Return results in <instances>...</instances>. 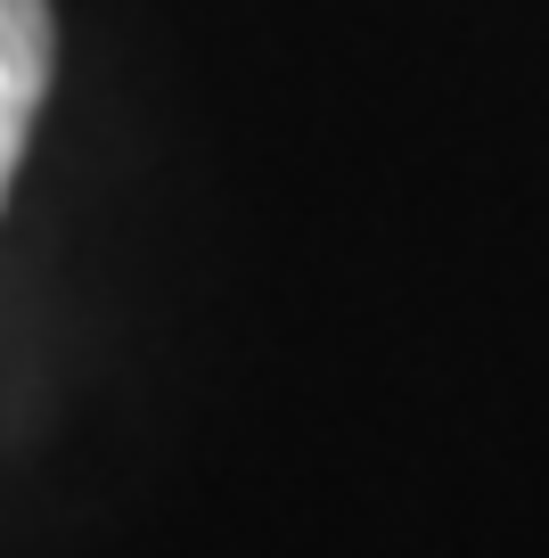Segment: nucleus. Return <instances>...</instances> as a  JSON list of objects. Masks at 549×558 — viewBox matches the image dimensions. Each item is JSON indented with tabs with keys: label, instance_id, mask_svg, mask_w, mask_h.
<instances>
[{
	"label": "nucleus",
	"instance_id": "f257e3e1",
	"mask_svg": "<svg viewBox=\"0 0 549 558\" xmlns=\"http://www.w3.org/2000/svg\"><path fill=\"white\" fill-rule=\"evenodd\" d=\"M50 0H0V181H17L25 132L41 116V90H50Z\"/></svg>",
	"mask_w": 549,
	"mask_h": 558
},
{
	"label": "nucleus",
	"instance_id": "f03ea898",
	"mask_svg": "<svg viewBox=\"0 0 549 558\" xmlns=\"http://www.w3.org/2000/svg\"><path fill=\"white\" fill-rule=\"evenodd\" d=\"M0 197H9V181H0Z\"/></svg>",
	"mask_w": 549,
	"mask_h": 558
}]
</instances>
